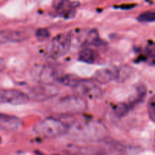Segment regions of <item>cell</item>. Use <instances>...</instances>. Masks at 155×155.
<instances>
[{"label": "cell", "mask_w": 155, "mask_h": 155, "mask_svg": "<svg viewBox=\"0 0 155 155\" xmlns=\"http://www.w3.org/2000/svg\"><path fill=\"white\" fill-rule=\"evenodd\" d=\"M130 107H131L126 103H120L115 106L114 111L116 116H117L118 117H122L127 114Z\"/></svg>", "instance_id": "e0dca14e"}, {"label": "cell", "mask_w": 155, "mask_h": 155, "mask_svg": "<svg viewBox=\"0 0 155 155\" xmlns=\"http://www.w3.org/2000/svg\"><path fill=\"white\" fill-rule=\"evenodd\" d=\"M71 46V36L69 33L58 34L51 39L48 45L47 53L53 58L63 57L68 52Z\"/></svg>", "instance_id": "277c9868"}, {"label": "cell", "mask_w": 155, "mask_h": 155, "mask_svg": "<svg viewBox=\"0 0 155 155\" xmlns=\"http://www.w3.org/2000/svg\"><path fill=\"white\" fill-rule=\"evenodd\" d=\"M81 79L79 78V77L74 75V74H67V75L64 76V77H60L59 81L64 86H68V87H71L74 89L77 83L80 82Z\"/></svg>", "instance_id": "5bb4252c"}, {"label": "cell", "mask_w": 155, "mask_h": 155, "mask_svg": "<svg viewBox=\"0 0 155 155\" xmlns=\"http://www.w3.org/2000/svg\"><path fill=\"white\" fill-rule=\"evenodd\" d=\"M29 95L15 89H0V104L22 105L29 101Z\"/></svg>", "instance_id": "8992f818"}, {"label": "cell", "mask_w": 155, "mask_h": 155, "mask_svg": "<svg viewBox=\"0 0 155 155\" xmlns=\"http://www.w3.org/2000/svg\"><path fill=\"white\" fill-rule=\"evenodd\" d=\"M58 93V89L51 83H40L34 86L29 92V98L33 101H42L49 99Z\"/></svg>", "instance_id": "5b68a950"}, {"label": "cell", "mask_w": 155, "mask_h": 155, "mask_svg": "<svg viewBox=\"0 0 155 155\" xmlns=\"http://www.w3.org/2000/svg\"><path fill=\"white\" fill-rule=\"evenodd\" d=\"M5 68V61L2 58H0V72L4 71V69Z\"/></svg>", "instance_id": "44dd1931"}, {"label": "cell", "mask_w": 155, "mask_h": 155, "mask_svg": "<svg viewBox=\"0 0 155 155\" xmlns=\"http://www.w3.org/2000/svg\"><path fill=\"white\" fill-rule=\"evenodd\" d=\"M117 69L116 68H102L98 70L94 74L93 79L100 84H107L113 80H116Z\"/></svg>", "instance_id": "9c48e42d"}, {"label": "cell", "mask_w": 155, "mask_h": 155, "mask_svg": "<svg viewBox=\"0 0 155 155\" xmlns=\"http://www.w3.org/2000/svg\"><path fill=\"white\" fill-rule=\"evenodd\" d=\"M21 120L12 115L0 113V128L8 131H15L21 128Z\"/></svg>", "instance_id": "8fae6325"}, {"label": "cell", "mask_w": 155, "mask_h": 155, "mask_svg": "<svg viewBox=\"0 0 155 155\" xmlns=\"http://www.w3.org/2000/svg\"><path fill=\"white\" fill-rule=\"evenodd\" d=\"M136 91V96L133 97V99L130 101V107L143 101L146 95V87L143 84H138Z\"/></svg>", "instance_id": "4fadbf2b"}, {"label": "cell", "mask_w": 155, "mask_h": 155, "mask_svg": "<svg viewBox=\"0 0 155 155\" xmlns=\"http://www.w3.org/2000/svg\"><path fill=\"white\" fill-rule=\"evenodd\" d=\"M137 20L141 23L155 22V11H148L140 14Z\"/></svg>", "instance_id": "2e32d148"}, {"label": "cell", "mask_w": 155, "mask_h": 155, "mask_svg": "<svg viewBox=\"0 0 155 155\" xmlns=\"http://www.w3.org/2000/svg\"><path fill=\"white\" fill-rule=\"evenodd\" d=\"M87 107V103L80 95H69L57 101L52 107L57 114L72 115L83 113Z\"/></svg>", "instance_id": "7a4b0ae2"}, {"label": "cell", "mask_w": 155, "mask_h": 155, "mask_svg": "<svg viewBox=\"0 0 155 155\" xmlns=\"http://www.w3.org/2000/svg\"><path fill=\"white\" fill-rule=\"evenodd\" d=\"M148 110L150 118L155 122V95L151 97L148 101Z\"/></svg>", "instance_id": "d6986e66"}, {"label": "cell", "mask_w": 155, "mask_h": 155, "mask_svg": "<svg viewBox=\"0 0 155 155\" xmlns=\"http://www.w3.org/2000/svg\"><path fill=\"white\" fill-rule=\"evenodd\" d=\"M108 131L102 124L89 120L76 122L68 126L69 134L72 139L83 142H98L107 136Z\"/></svg>", "instance_id": "6da1fadb"}, {"label": "cell", "mask_w": 155, "mask_h": 155, "mask_svg": "<svg viewBox=\"0 0 155 155\" xmlns=\"http://www.w3.org/2000/svg\"><path fill=\"white\" fill-rule=\"evenodd\" d=\"M78 58L80 61L87 64H94L96 62L98 58V54L96 51L89 48H83L79 53Z\"/></svg>", "instance_id": "7c38bea8"}, {"label": "cell", "mask_w": 155, "mask_h": 155, "mask_svg": "<svg viewBox=\"0 0 155 155\" xmlns=\"http://www.w3.org/2000/svg\"><path fill=\"white\" fill-rule=\"evenodd\" d=\"M30 36L27 32L19 30H0V44L8 42H19L27 39Z\"/></svg>", "instance_id": "ba28073f"}, {"label": "cell", "mask_w": 155, "mask_h": 155, "mask_svg": "<svg viewBox=\"0 0 155 155\" xmlns=\"http://www.w3.org/2000/svg\"><path fill=\"white\" fill-rule=\"evenodd\" d=\"M0 143H1V137H0Z\"/></svg>", "instance_id": "7402d4cb"}, {"label": "cell", "mask_w": 155, "mask_h": 155, "mask_svg": "<svg viewBox=\"0 0 155 155\" xmlns=\"http://www.w3.org/2000/svg\"><path fill=\"white\" fill-rule=\"evenodd\" d=\"M50 36V33L48 29L39 28L36 31V37L39 41H45Z\"/></svg>", "instance_id": "ac0fdd59"}, {"label": "cell", "mask_w": 155, "mask_h": 155, "mask_svg": "<svg viewBox=\"0 0 155 155\" xmlns=\"http://www.w3.org/2000/svg\"><path fill=\"white\" fill-rule=\"evenodd\" d=\"M132 69L130 67L124 66L117 69V75L116 80L118 82L125 81L127 79L131 76L132 74Z\"/></svg>", "instance_id": "9a60e30c"}, {"label": "cell", "mask_w": 155, "mask_h": 155, "mask_svg": "<svg viewBox=\"0 0 155 155\" xmlns=\"http://www.w3.org/2000/svg\"><path fill=\"white\" fill-rule=\"evenodd\" d=\"M34 77L39 83H51L57 78V76L52 68L47 66L35 69Z\"/></svg>", "instance_id": "30bf717a"}, {"label": "cell", "mask_w": 155, "mask_h": 155, "mask_svg": "<svg viewBox=\"0 0 155 155\" xmlns=\"http://www.w3.org/2000/svg\"><path fill=\"white\" fill-rule=\"evenodd\" d=\"M148 55L151 56L152 58H155V47H151V48H148Z\"/></svg>", "instance_id": "ffe728a7"}, {"label": "cell", "mask_w": 155, "mask_h": 155, "mask_svg": "<svg viewBox=\"0 0 155 155\" xmlns=\"http://www.w3.org/2000/svg\"><path fill=\"white\" fill-rule=\"evenodd\" d=\"M34 132L44 138H56L68 133V126L58 119L48 117L35 124Z\"/></svg>", "instance_id": "3957f363"}, {"label": "cell", "mask_w": 155, "mask_h": 155, "mask_svg": "<svg viewBox=\"0 0 155 155\" xmlns=\"http://www.w3.org/2000/svg\"><path fill=\"white\" fill-rule=\"evenodd\" d=\"M74 92L80 96L89 98H96L101 95L100 88L92 80H80L77 86L74 88Z\"/></svg>", "instance_id": "52a82bcc"}]
</instances>
